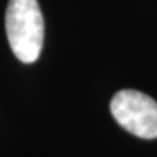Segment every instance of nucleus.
<instances>
[{"label":"nucleus","mask_w":157,"mask_h":157,"mask_svg":"<svg viewBox=\"0 0 157 157\" xmlns=\"http://www.w3.org/2000/svg\"><path fill=\"white\" fill-rule=\"evenodd\" d=\"M111 113L131 134L144 140L157 138V102L146 93L119 90L111 101Z\"/></svg>","instance_id":"nucleus-2"},{"label":"nucleus","mask_w":157,"mask_h":157,"mask_svg":"<svg viewBox=\"0 0 157 157\" xmlns=\"http://www.w3.org/2000/svg\"><path fill=\"white\" fill-rule=\"evenodd\" d=\"M6 35L19 61L32 64L38 60L44 45V16L38 0H9Z\"/></svg>","instance_id":"nucleus-1"}]
</instances>
